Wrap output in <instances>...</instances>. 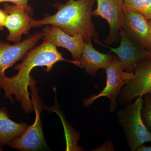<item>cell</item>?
<instances>
[{
    "label": "cell",
    "mask_w": 151,
    "mask_h": 151,
    "mask_svg": "<svg viewBox=\"0 0 151 151\" xmlns=\"http://www.w3.org/2000/svg\"><path fill=\"white\" fill-rule=\"evenodd\" d=\"M61 61L70 63L81 67L80 61L65 59L56 47L43 40L40 45L28 52L22 59V62L14 66V70H18L16 75L12 77L6 76L3 79L1 89L4 92V97L13 103L14 100L12 96L14 95L25 114L32 113L33 107L28 89L34 79L30 75L32 70L38 66H45L46 67L45 70L48 73L55 63Z\"/></svg>",
    "instance_id": "obj_1"
},
{
    "label": "cell",
    "mask_w": 151,
    "mask_h": 151,
    "mask_svg": "<svg viewBox=\"0 0 151 151\" xmlns=\"http://www.w3.org/2000/svg\"><path fill=\"white\" fill-rule=\"evenodd\" d=\"M95 1L68 0L65 4H52L57 9L56 13L52 15L46 14L40 20L32 19L31 24L35 28L45 25L57 26L70 36L82 35L85 43L92 42L93 40L102 45L91 20L92 6Z\"/></svg>",
    "instance_id": "obj_2"
},
{
    "label": "cell",
    "mask_w": 151,
    "mask_h": 151,
    "mask_svg": "<svg viewBox=\"0 0 151 151\" xmlns=\"http://www.w3.org/2000/svg\"><path fill=\"white\" fill-rule=\"evenodd\" d=\"M144 101L142 97L136 98L133 103L126 104L117 111L118 122L124 130L128 147L137 151L145 143L151 142V133L146 127L141 113Z\"/></svg>",
    "instance_id": "obj_3"
},
{
    "label": "cell",
    "mask_w": 151,
    "mask_h": 151,
    "mask_svg": "<svg viewBox=\"0 0 151 151\" xmlns=\"http://www.w3.org/2000/svg\"><path fill=\"white\" fill-rule=\"evenodd\" d=\"M36 84V81L34 79L29 86L32 92L33 107L35 113L34 123L31 126H29L26 132L21 137L14 139L9 146L18 150H38L47 146L44 137L40 116V113L43 109V104L39 95L38 90Z\"/></svg>",
    "instance_id": "obj_4"
},
{
    "label": "cell",
    "mask_w": 151,
    "mask_h": 151,
    "mask_svg": "<svg viewBox=\"0 0 151 151\" xmlns=\"http://www.w3.org/2000/svg\"><path fill=\"white\" fill-rule=\"evenodd\" d=\"M106 73V84L105 88L97 95L85 98L82 100L84 107L88 108L100 97H107L110 101L109 112H116L117 107V99L124 85L133 77L134 73H129L124 70L122 63L117 56H114L113 60L105 69Z\"/></svg>",
    "instance_id": "obj_5"
},
{
    "label": "cell",
    "mask_w": 151,
    "mask_h": 151,
    "mask_svg": "<svg viewBox=\"0 0 151 151\" xmlns=\"http://www.w3.org/2000/svg\"><path fill=\"white\" fill-rule=\"evenodd\" d=\"M151 92V58L140 60L134 76L121 90L118 97L120 104L132 103L135 98Z\"/></svg>",
    "instance_id": "obj_6"
},
{
    "label": "cell",
    "mask_w": 151,
    "mask_h": 151,
    "mask_svg": "<svg viewBox=\"0 0 151 151\" xmlns=\"http://www.w3.org/2000/svg\"><path fill=\"white\" fill-rule=\"evenodd\" d=\"M42 37V32H36L28 36L23 41L12 45L0 40V90L2 81L6 76V70L22 59Z\"/></svg>",
    "instance_id": "obj_7"
},
{
    "label": "cell",
    "mask_w": 151,
    "mask_h": 151,
    "mask_svg": "<svg viewBox=\"0 0 151 151\" xmlns=\"http://www.w3.org/2000/svg\"><path fill=\"white\" fill-rule=\"evenodd\" d=\"M120 37L121 42L118 47L113 48L103 44L102 45L116 55L126 72L134 73L140 60L151 58V51L144 48L132 40L123 28L120 31Z\"/></svg>",
    "instance_id": "obj_8"
},
{
    "label": "cell",
    "mask_w": 151,
    "mask_h": 151,
    "mask_svg": "<svg viewBox=\"0 0 151 151\" xmlns=\"http://www.w3.org/2000/svg\"><path fill=\"white\" fill-rule=\"evenodd\" d=\"M97 7L92 12V16L100 17L107 21L110 27L109 35L105 42L113 44L120 38L123 28L124 0H96Z\"/></svg>",
    "instance_id": "obj_9"
},
{
    "label": "cell",
    "mask_w": 151,
    "mask_h": 151,
    "mask_svg": "<svg viewBox=\"0 0 151 151\" xmlns=\"http://www.w3.org/2000/svg\"><path fill=\"white\" fill-rule=\"evenodd\" d=\"M4 7L7 14L4 25L9 32L6 40L14 43L20 42L22 35L28 34L32 27L31 22L33 19L31 15L33 11L27 10L14 4L4 3Z\"/></svg>",
    "instance_id": "obj_10"
},
{
    "label": "cell",
    "mask_w": 151,
    "mask_h": 151,
    "mask_svg": "<svg viewBox=\"0 0 151 151\" xmlns=\"http://www.w3.org/2000/svg\"><path fill=\"white\" fill-rule=\"evenodd\" d=\"M123 29L127 35L144 48L151 51V28L148 20L123 6Z\"/></svg>",
    "instance_id": "obj_11"
},
{
    "label": "cell",
    "mask_w": 151,
    "mask_h": 151,
    "mask_svg": "<svg viewBox=\"0 0 151 151\" xmlns=\"http://www.w3.org/2000/svg\"><path fill=\"white\" fill-rule=\"evenodd\" d=\"M44 40L53 46L63 47L70 52L73 60L80 61L84 42L80 35L70 36L64 32L58 26L46 25L42 29Z\"/></svg>",
    "instance_id": "obj_12"
},
{
    "label": "cell",
    "mask_w": 151,
    "mask_h": 151,
    "mask_svg": "<svg viewBox=\"0 0 151 151\" xmlns=\"http://www.w3.org/2000/svg\"><path fill=\"white\" fill-rule=\"evenodd\" d=\"M113 55L101 53L93 47L92 42L85 43L80 59L81 68L92 77L100 68L105 69L113 60Z\"/></svg>",
    "instance_id": "obj_13"
},
{
    "label": "cell",
    "mask_w": 151,
    "mask_h": 151,
    "mask_svg": "<svg viewBox=\"0 0 151 151\" xmlns=\"http://www.w3.org/2000/svg\"><path fill=\"white\" fill-rule=\"evenodd\" d=\"M29 126L25 122L18 123L12 121L8 113L0 109V147L9 146L14 139L26 132Z\"/></svg>",
    "instance_id": "obj_14"
},
{
    "label": "cell",
    "mask_w": 151,
    "mask_h": 151,
    "mask_svg": "<svg viewBox=\"0 0 151 151\" xmlns=\"http://www.w3.org/2000/svg\"><path fill=\"white\" fill-rule=\"evenodd\" d=\"M124 6L151 20V0H124Z\"/></svg>",
    "instance_id": "obj_15"
},
{
    "label": "cell",
    "mask_w": 151,
    "mask_h": 151,
    "mask_svg": "<svg viewBox=\"0 0 151 151\" xmlns=\"http://www.w3.org/2000/svg\"><path fill=\"white\" fill-rule=\"evenodd\" d=\"M144 104L142 109V119L148 129L151 133V92L143 96Z\"/></svg>",
    "instance_id": "obj_16"
},
{
    "label": "cell",
    "mask_w": 151,
    "mask_h": 151,
    "mask_svg": "<svg viewBox=\"0 0 151 151\" xmlns=\"http://www.w3.org/2000/svg\"><path fill=\"white\" fill-rule=\"evenodd\" d=\"M28 1L29 0H0V3L11 2L27 10L33 11L32 9L28 5Z\"/></svg>",
    "instance_id": "obj_17"
},
{
    "label": "cell",
    "mask_w": 151,
    "mask_h": 151,
    "mask_svg": "<svg viewBox=\"0 0 151 151\" xmlns=\"http://www.w3.org/2000/svg\"><path fill=\"white\" fill-rule=\"evenodd\" d=\"M114 146L112 142L108 141L103 143L101 146L92 151H115Z\"/></svg>",
    "instance_id": "obj_18"
},
{
    "label": "cell",
    "mask_w": 151,
    "mask_h": 151,
    "mask_svg": "<svg viewBox=\"0 0 151 151\" xmlns=\"http://www.w3.org/2000/svg\"><path fill=\"white\" fill-rule=\"evenodd\" d=\"M7 16V14L4 9H0V32L4 30Z\"/></svg>",
    "instance_id": "obj_19"
},
{
    "label": "cell",
    "mask_w": 151,
    "mask_h": 151,
    "mask_svg": "<svg viewBox=\"0 0 151 151\" xmlns=\"http://www.w3.org/2000/svg\"><path fill=\"white\" fill-rule=\"evenodd\" d=\"M137 151H151V146H147L143 145L139 147Z\"/></svg>",
    "instance_id": "obj_20"
},
{
    "label": "cell",
    "mask_w": 151,
    "mask_h": 151,
    "mask_svg": "<svg viewBox=\"0 0 151 151\" xmlns=\"http://www.w3.org/2000/svg\"><path fill=\"white\" fill-rule=\"evenodd\" d=\"M148 22L149 24H150V26L151 28V20H149Z\"/></svg>",
    "instance_id": "obj_21"
},
{
    "label": "cell",
    "mask_w": 151,
    "mask_h": 151,
    "mask_svg": "<svg viewBox=\"0 0 151 151\" xmlns=\"http://www.w3.org/2000/svg\"><path fill=\"white\" fill-rule=\"evenodd\" d=\"M3 150V149L2 148L0 147V151H2Z\"/></svg>",
    "instance_id": "obj_22"
}]
</instances>
